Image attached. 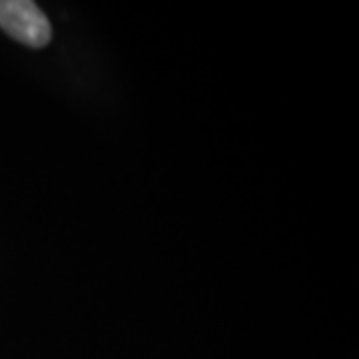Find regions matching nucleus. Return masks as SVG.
I'll list each match as a JSON object with an SVG mask.
<instances>
[{
	"label": "nucleus",
	"instance_id": "obj_1",
	"mask_svg": "<svg viewBox=\"0 0 359 359\" xmlns=\"http://www.w3.org/2000/svg\"><path fill=\"white\" fill-rule=\"evenodd\" d=\"M0 28L30 48H42L52 39L46 14L30 0H0Z\"/></svg>",
	"mask_w": 359,
	"mask_h": 359
}]
</instances>
